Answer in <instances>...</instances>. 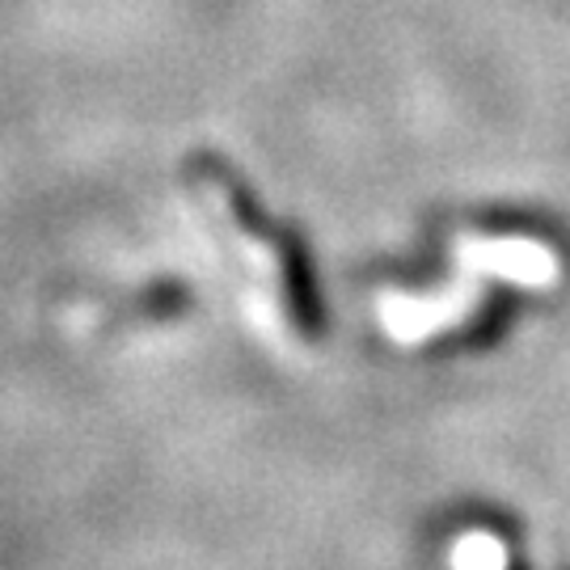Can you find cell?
I'll list each match as a JSON object with an SVG mask.
<instances>
[{"instance_id": "6da1fadb", "label": "cell", "mask_w": 570, "mask_h": 570, "mask_svg": "<svg viewBox=\"0 0 570 570\" xmlns=\"http://www.w3.org/2000/svg\"><path fill=\"white\" fill-rule=\"evenodd\" d=\"M204 174H207V183H212V195H216L220 207L228 212V220L242 228V233H249V237L258 242V249L275 263V271H279V287H284V296H287V313L296 317V330H301V334H317V330H322V305H317V287H313V279H308V266L301 263L296 245H287L266 233L263 216H254L249 195L228 178L225 169L204 165Z\"/></svg>"}, {"instance_id": "7a4b0ae2", "label": "cell", "mask_w": 570, "mask_h": 570, "mask_svg": "<svg viewBox=\"0 0 570 570\" xmlns=\"http://www.w3.org/2000/svg\"><path fill=\"white\" fill-rule=\"evenodd\" d=\"M456 263L524 287H550L558 279V258L550 249L537 242H520V237H503V242L465 237V242H456Z\"/></svg>"}, {"instance_id": "3957f363", "label": "cell", "mask_w": 570, "mask_h": 570, "mask_svg": "<svg viewBox=\"0 0 570 570\" xmlns=\"http://www.w3.org/2000/svg\"><path fill=\"white\" fill-rule=\"evenodd\" d=\"M456 570H503V546L490 537H469L456 550Z\"/></svg>"}]
</instances>
